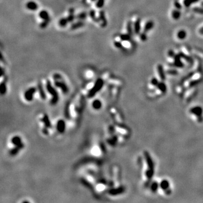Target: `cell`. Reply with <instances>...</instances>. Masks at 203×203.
<instances>
[{
  "label": "cell",
  "instance_id": "obj_1",
  "mask_svg": "<svg viewBox=\"0 0 203 203\" xmlns=\"http://www.w3.org/2000/svg\"><path fill=\"white\" fill-rule=\"evenodd\" d=\"M189 112L191 114H192L195 116H196L198 119V121L201 122V121H203V109L201 106H196L192 107L189 110Z\"/></svg>",
  "mask_w": 203,
  "mask_h": 203
},
{
  "label": "cell",
  "instance_id": "obj_31",
  "mask_svg": "<svg viewBox=\"0 0 203 203\" xmlns=\"http://www.w3.org/2000/svg\"><path fill=\"white\" fill-rule=\"evenodd\" d=\"M197 32H198V33L200 34V35L203 36V25L200 27L199 28V29H198V31H197Z\"/></svg>",
  "mask_w": 203,
  "mask_h": 203
},
{
  "label": "cell",
  "instance_id": "obj_30",
  "mask_svg": "<svg viewBox=\"0 0 203 203\" xmlns=\"http://www.w3.org/2000/svg\"><path fill=\"white\" fill-rule=\"evenodd\" d=\"M1 93H5L6 91V85L5 84H1Z\"/></svg>",
  "mask_w": 203,
  "mask_h": 203
},
{
  "label": "cell",
  "instance_id": "obj_13",
  "mask_svg": "<svg viewBox=\"0 0 203 203\" xmlns=\"http://www.w3.org/2000/svg\"><path fill=\"white\" fill-rule=\"evenodd\" d=\"M84 26V22L83 21H78L77 22H75L71 24L70 28L72 30L78 29V28H81Z\"/></svg>",
  "mask_w": 203,
  "mask_h": 203
},
{
  "label": "cell",
  "instance_id": "obj_27",
  "mask_svg": "<svg viewBox=\"0 0 203 203\" xmlns=\"http://www.w3.org/2000/svg\"><path fill=\"white\" fill-rule=\"evenodd\" d=\"M159 83V81L156 77L152 78L151 80V81H150L151 85L152 86H154V87H156Z\"/></svg>",
  "mask_w": 203,
  "mask_h": 203
},
{
  "label": "cell",
  "instance_id": "obj_7",
  "mask_svg": "<svg viewBox=\"0 0 203 203\" xmlns=\"http://www.w3.org/2000/svg\"><path fill=\"white\" fill-rule=\"evenodd\" d=\"M26 7L27 10H28L29 11H34L37 10L38 5L36 2L33 1H29L26 3Z\"/></svg>",
  "mask_w": 203,
  "mask_h": 203
},
{
  "label": "cell",
  "instance_id": "obj_18",
  "mask_svg": "<svg viewBox=\"0 0 203 203\" xmlns=\"http://www.w3.org/2000/svg\"><path fill=\"white\" fill-rule=\"evenodd\" d=\"M179 9H175L174 10L172 11L171 16L172 18L174 20H178L179 19L180 16V11L178 10Z\"/></svg>",
  "mask_w": 203,
  "mask_h": 203
},
{
  "label": "cell",
  "instance_id": "obj_4",
  "mask_svg": "<svg viewBox=\"0 0 203 203\" xmlns=\"http://www.w3.org/2000/svg\"><path fill=\"white\" fill-rule=\"evenodd\" d=\"M143 154H144V156L145 157V160L146 163H147L148 168L154 169V163H153L152 157H151L150 153L147 151H145Z\"/></svg>",
  "mask_w": 203,
  "mask_h": 203
},
{
  "label": "cell",
  "instance_id": "obj_20",
  "mask_svg": "<svg viewBox=\"0 0 203 203\" xmlns=\"http://www.w3.org/2000/svg\"><path fill=\"white\" fill-rule=\"evenodd\" d=\"M126 30H127V33L129 34L130 35L132 34L133 32V24L132 21H128L126 24Z\"/></svg>",
  "mask_w": 203,
  "mask_h": 203
},
{
  "label": "cell",
  "instance_id": "obj_14",
  "mask_svg": "<svg viewBox=\"0 0 203 203\" xmlns=\"http://www.w3.org/2000/svg\"><path fill=\"white\" fill-rule=\"evenodd\" d=\"M156 88L159 90L160 92L162 93H165L167 91V87L166 84L164 82H159L157 86H156Z\"/></svg>",
  "mask_w": 203,
  "mask_h": 203
},
{
  "label": "cell",
  "instance_id": "obj_15",
  "mask_svg": "<svg viewBox=\"0 0 203 203\" xmlns=\"http://www.w3.org/2000/svg\"><path fill=\"white\" fill-rule=\"evenodd\" d=\"M124 191H125V188L124 187H120L117 188V189L111 190L110 191V193L111 195H116L122 194V193H123Z\"/></svg>",
  "mask_w": 203,
  "mask_h": 203
},
{
  "label": "cell",
  "instance_id": "obj_26",
  "mask_svg": "<svg viewBox=\"0 0 203 203\" xmlns=\"http://www.w3.org/2000/svg\"><path fill=\"white\" fill-rule=\"evenodd\" d=\"M165 71V73L168 74V75H176L178 74V71L175 70V69H172V68H170V69H168V70H167Z\"/></svg>",
  "mask_w": 203,
  "mask_h": 203
},
{
  "label": "cell",
  "instance_id": "obj_11",
  "mask_svg": "<svg viewBox=\"0 0 203 203\" xmlns=\"http://www.w3.org/2000/svg\"><path fill=\"white\" fill-rule=\"evenodd\" d=\"M160 188L162 190L165 191L169 189L170 188V183L167 179H163L160 183Z\"/></svg>",
  "mask_w": 203,
  "mask_h": 203
},
{
  "label": "cell",
  "instance_id": "obj_2",
  "mask_svg": "<svg viewBox=\"0 0 203 203\" xmlns=\"http://www.w3.org/2000/svg\"><path fill=\"white\" fill-rule=\"evenodd\" d=\"M133 24V33L138 35L140 32V21L137 16L134 15L132 18V21H131Z\"/></svg>",
  "mask_w": 203,
  "mask_h": 203
},
{
  "label": "cell",
  "instance_id": "obj_24",
  "mask_svg": "<svg viewBox=\"0 0 203 203\" xmlns=\"http://www.w3.org/2000/svg\"><path fill=\"white\" fill-rule=\"evenodd\" d=\"M104 5H105V0H96L95 2V7L99 9L102 8Z\"/></svg>",
  "mask_w": 203,
  "mask_h": 203
},
{
  "label": "cell",
  "instance_id": "obj_29",
  "mask_svg": "<svg viewBox=\"0 0 203 203\" xmlns=\"http://www.w3.org/2000/svg\"><path fill=\"white\" fill-rule=\"evenodd\" d=\"M101 103L100 102V101L99 100H95L93 103V107H94L95 109H99L100 107Z\"/></svg>",
  "mask_w": 203,
  "mask_h": 203
},
{
  "label": "cell",
  "instance_id": "obj_10",
  "mask_svg": "<svg viewBox=\"0 0 203 203\" xmlns=\"http://www.w3.org/2000/svg\"><path fill=\"white\" fill-rule=\"evenodd\" d=\"M187 32L184 29H179L176 33V37L179 40H184L187 37Z\"/></svg>",
  "mask_w": 203,
  "mask_h": 203
},
{
  "label": "cell",
  "instance_id": "obj_23",
  "mask_svg": "<svg viewBox=\"0 0 203 203\" xmlns=\"http://www.w3.org/2000/svg\"><path fill=\"white\" fill-rule=\"evenodd\" d=\"M138 37H139V39L140 41L145 42L147 39V34L146 33L144 32H140V33L138 34Z\"/></svg>",
  "mask_w": 203,
  "mask_h": 203
},
{
  "label": "cell",
  "instance_id": "obj_21",
  "mask_svg": "<svg viewBox=\"0 0 203 203\" xmlns=\"http://www.w3.org/2000/svg\"><path fill=\"white\" fill-rule=\"evenodd\" d=\"M160 187V184L156 181H153L150 186V189L152 192H157L158 189Z\"/></svg>",
  "mask_w": 203,
  "mask_h": 203
},
{
  "label": "cell",
  "instance_id": "obj_25",
  "mask_svg": "<svg viewBox=\"0 0 203 203\" xmlns=\"http://www.w3.org/2000/svg\"><path fill=\"white\" fill-rule=\"evenodd\" d=\"M64 128H65V125L63 121H59L58 123V129L60 132H64Z\"/></svg>",
  "mask_w": 203,
  "mask_h": 203
},
{
  "label": "cell",
  "instance_id": "obj_5",
  "mask_svg": "<svg viewBox=\"0 0 203 203\" xmlns=\"http://www.w3.org/2000/svg\"><path fill=\"white\" fill-rule=\"evenodd\" d=\"M38 18L42 21H50V17L48 11L42 10L38 13Z\"/></svg>",
  "mask_w": 203,
  "mask_h": 203
},
{
  "label": "cell",
  "instance_id": "obj_3",
  "mask_svg": "<svg viewBox=\"0 0 203 203\" xmlns=\"http://www.w3.org/2000/svg\"><path fill=\"white\" fill-rule=\"evenodd\" d=\"M153 27H154V22L151 21V20H148L143 24V26L142 29V32H144L147 33V32L151 30L153 28Z\"/></svg>",
  "mask_w": 203,
  "mask_h": 203
},
{
  "label": "cell",
  "instance_id": "obj_19",
  "mask_svg": "<svg viewBox=\"0 0 203 203\" xmlns=\"http://www.w3.org/2000/svg\"><path fill=\"white\" fill-rule=\"evenodd\" d=\"M153 175H154V169L148 168V169L146 170L145 172V175L148 180L151 179Z\"/></svg>",
  "mask_w": 203,
  "mask_h": 203
},
{
  "label": "cell",
  "instance_id": "obj_9",
  "mask_svg": "<svg viewBox=\"0 0 203 203\" xmlns=\"http://www.w3.org/2000/svg\"><path fill=\"white\" fill-rule=\"evenodd\" d=\"M46 88L47 89H48V91L50 93H51L52 95L54 96V99H53V100L54 102L56 101L57 100V98H58V96H57V94H56V92L55 90V89H54L53 87H52V86L51 85L50 83L49 82L47 83L46 84Z\"/></svg>",
  "mask_w": 203,
  "mask_h": 203
},
{
  "label": "cell",
  "instance_id": "obj_6",
  "mask_svg": "<svg viewBox=\"0 0 203 203\" xmlns=\"http://www.w3.org/2000/svg\"><path fill=\"white\" fill-rule=\"evenodd\" d=\"M103 85V80L101 78L98 79V80L96 81L94 87L93 88L92 90L91 91L90 95L92 96L93 95V94H94L96 91H98L102 87Z\"/></svg>",
  "mask_w": 203,
  "mask_h": 203
},
{
  "label": "cell",
  "instance_id": "obj_8",
  "mask_svg": "<svg viewBox=\"0 0 203 203\" xmlns=\"http://www.w3.org/2000/svg\"><path fill=\"white\" fill-rule=\"evenodd\" d=\"M157 72L161 80L164 81L165 79V71H164L163 67L161 64H158L157 66Z\"/></svg>",
  "mask_w": 203,
  "mask_h": 203
},
{
  "label": "cell",
  "instance_id": "obj_22",
  "mask_svg": "<svg viewBox=\"0 0 203 203\" xmlns=\"http://www.w3.org/2000/svg\"><path fill=\"white\" fill-rule=\"evenodd\" d=\"M86 16H87V14L85 12L82 11L78 13L76 15V19H77L78 21H83L84 19H85Z\"/></svg>",
  "mask_w": 203,
  "mask_h": 203
},
{
  "label": "cell",
  "instance_id": "obj_17",
  "mask_svg": "<svg viewBox=\"0 0 203 203\" xmlns=\"http://www.w3.org/2000/svg\"><path fill=\"white\" fill-rule=\"evenodd\" d=\"M68 23H69V22L66 17H63V18H60L59 20L58 23V26L60 27H62V28H64V27H66L67 26V24Z\"/></svg>",
  "mask_w": 203,
  "mask_h": 203
},
{
  "label": "cell",
  "instance_id": "obj_12",
  "mask_svg": "<svg viewBox=\"0 0 203 203\" xmlns=\"http://www.w3.org/2000/svg\"><path fill=\"white\" fill-rule=\"evenodd\" d=\"M36 91V89L32 88L29 89V90H27L25 93V97L27 100H31L32 99V96L33 95V94Z\"/></svg>",
  "mask_w": 203,
  "mask_h": 203
},
{
  "label": "cell",
  "instance_id": "obj_16",
  "mask_svg": "<svg viewBox=\"0 0 203 203\" xmlns=\"http://www.w3.org/2000/svg\"><path fill=\"white\" fill-rule=\"evenodd\" d=\"M122 43V47L123 48L127 49V50H129V49H132L133 46V44L132 42L130 41V39L129 40H125L121 42Z\"/></svg>",
  "mask_w": 203,
  "mask_h": 203
},
{
  "label": "cell",
  "instance_id": "obj_28",
  "mask_svg": "<svg viewBox=\"0 0 203 203\" xmlns=\"http://www.w3.org/2000/svg\"><path fill=\"white\" fill-rule=\"evenodd\" d=\"M12 142L14 143V145H15L16 146H18L21 145V138L18 137H15L13 138V140H12Z\"/></svg>",
  "mask_w": 203,
  "mask_h": 203
}]
</instances>
